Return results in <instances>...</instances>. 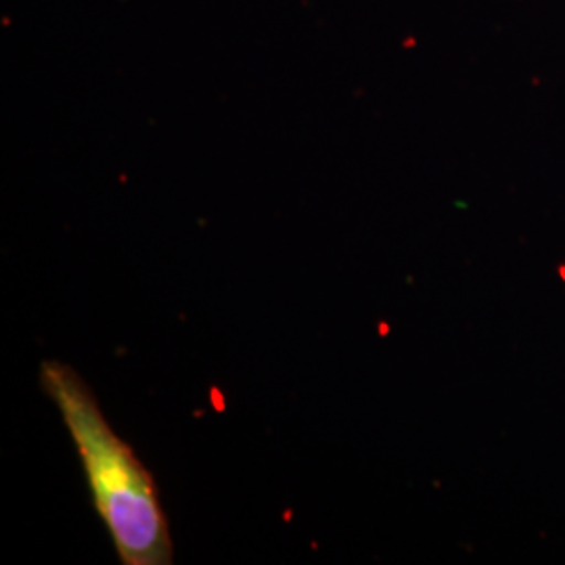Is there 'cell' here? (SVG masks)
Returning <instances> with one entry per match:
<instances>
[{"label":"cell","instance_id":"6da1fadb","mask_svg":"<svg viewBox=\"0 0 565 565\" xmlns=\"http://www.w3.org/2000/svg\"><path fill=\"white\" fill-rule=\"evenodd\" d=\"M42 392L60 411L81 457L93 507L124 565H170L174 546L151 471L107 424L81 373L60 361L41 364Z\"/></svg>","mask_w":565,"mask_h":565}]
</instances>
